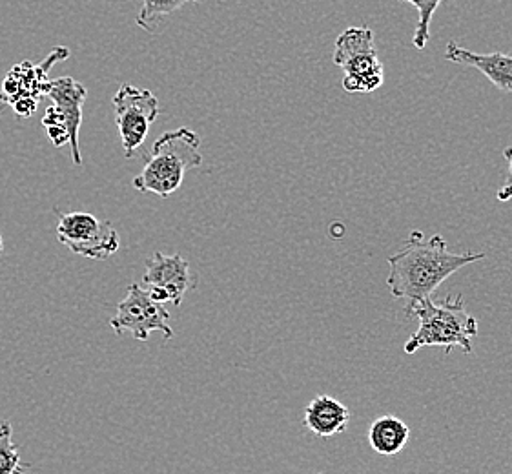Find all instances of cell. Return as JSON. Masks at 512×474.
Segmentation results:
<instances>
[{"label": "cell", "mask_w": 512, "mask_h": 474, "mask_svg": "<svg viewBox=\"0 0 512 474\" xmlns=\"http://www.w3.org/2000/svg\"><path fill=\"white\" fill-rule=\"evenodd\" d=\"M405 314L420 320V327L403 347L407 354H414L423 347H445V354L454 347H461L463 352L471 354V338L478 334V320L467 314L461 294L443 301L425 299L405 310Z\"/></svg>", "instance_id": "3957f363"}, {"label": "cell", "mask_w": 512, "mask_h": 474, "mask_svg": "<svg viewBox=\"0 0 512 474\" xmlns=\"http://www.w3.org/2000/svg\"><path fill=\"white\" fill-rule=\"evenodd\" d=\"M190 2H201V0H143V8L137 15V24L144 31L152 33L163 17L174 13Z\"/></svg>", "instance_id": "9a60e30c"}, {"label": "cell", "mask_w": 512, "mask_h": 474, "mask_svg": "<svg viewBox=\"0 0 512 474\" xmlns=\"http://www.w3.org/2000/svg\"><path fill=\"white\" fill-rule=\"evenodd\" d=\"M57 216V239L77 256L104 261L121 247L119 234L110 221L88 212H59Z\"/></svg>", "instance_id": "8992f818"}, {"label": "cell", "mask_w": 512, "mask_h": 474, "mask_svg": "<svg viewBox=\"0 0 512 474\" xmlns=\"http://www.w3.org/2000/svg\"><path fill=\"white\" fill-rule=\"evenodd\" d=\"M110 325L115 334L130 332L137 341L150 340V334L155 330L163 332L164 340L174 338L168 310L161 303H155L148 290L137 283L128 287V294L119 303L117 314L110 320Z\"/></svg>", "instance_id": "9c48e42d"}, {"label": "cell", "mask_w": 512, "mask_h": 474, "mask_svg": "<svg viewBox=\"0 0 512 474\" xmlns=\"http://www.w3.org/2000/svg\"><path fill=\"white\" fill-rule=\"evenodd\" d=\"M86 88L72 77L52 79L46 97L52 99V106L42 119V126L50 135L55 146L70 145L75 166L82 165L79 130L82 123V106L86 101Z\"/></svg>", "instance_id": "5b68a950"}, {"label": "cell", "mask_w": 512, "mask_h": 474, "mask_svg": "<svg viewBox=\"0 0 512 474\" xmlns=\"http://www.w3.org/2000/svg\"><path fill=\"white\" fill-rule=\"evenodd\" d=\"M2 250H4V241H2V236H0V254H2Z\"/></svg>", "instance_id": "ac0fdd59"}, {"label": "cell", "mask_w": 512, "mask_h": 474, "mask_svg": "<svg viewBox=\"0 0 512 474\" xmlns=\"http://www.w3.org/2000/svg\"><path fill=\"white\" fill-rule=\"evenodd\" d=\"M201 163V141L195 132L190 128L166 132L152 146L146 165L134 179V188L143 194L170 197L181 188L186 174Z\"/></svg>", "instance_id": "7a4b0ae2"}, {"label": "cell", "mask_w": 512, "mask_h": 474, "mask_svg": "<svg viewBox=\"0 0 512 474\" xmlns=\"http://www.w3.org/2000/svg\"><path fill=\"white\" fill-rule=\"evenodd\" d=\"M400 2H409L416 10H418V24L414 30V37H412V44L423 52L425 46L429 44L431 39V22L434 17V11L438 10L443 0H400Z\"/></svg>", "instance_id": "2e32d148"}, {"label": "cell", "mask_w": 512, "mask_h": 474, "mask_svg": "<svg viewBox=\"0 0 512 474\" xmlns=\"http://www.w3.org/2000/svg\"><path fill=\"white\" fill-rule=\"evenodd\" d=\"M143 283L155 303L163 305L170 301L179 307L186 292L194 289L195 278L190 272L188 261L179 254L164 256L161 252H155L146 263Z\"/></svg>", "instance_id": "30bf717a"}, {"label": "cell", "mask_w": 512, "mask_h": 474, "mask_svg": "<svg viewBox=\"0 0 512 474\" xmlns=\"http://www.w3.org/2000/svg\"><path fill=\"white\" fill-rule=\"evenodd\" d=\"M503 157L507 159V174H505L502 188L496 192V199L505 203V201H511L512 199V146L505 148Z\"/></svg>", "instance_id": "e0dca14e"}, {"label": "cell", "mask_w": 512, "mask_h": 474, "mask_svg": "<svg viewBox=\"0 0 512 474\" xmlns=\"http://www.w3.org/2000/svg\"><path fill=\"white\" fill-rule=\"evenodd\" d=\"M30 464L22 460L19 447L13 444V427L0 422V474H26Z\"/></svg>", "instance_id": "5bb4252c"}, {"label": "cell", "mask_w": 512, "mask_h": 474, "mask_svg": "<svg viewBox=\"0 0 512 474\" xmlns=\"http://www.w3.org/2000/svg\"><path fill=\"white\" fill-rule=\"evenodd\" d=\"M70 57L68 48H55L41 64L21 62L13 66L0 90V106L11 104L15 114L30 117L35 114L42 97L48 93L52 79L48 72L55 62L64 61Z\"/></svg>", "instance_id": "52a82bcc"}, {"label": "cell", "mask_w": 512, "mask_h": 474, "mask_svg": "<svg viewBox=\"0 0 512 474\" xmlns=\"http://www.w3.org/2000/svg\"><path fill=\"white\" fill-rule=\"evenodd\" d=\"M445 59L461 66H469L482 72L498 90L512 93V57L502 52L476 53L449 42L445 48Z\"/></svg>", "instance_id": "8fae6325"}, {"label": "cell", "mask_w": 512, "mask_h": 474, "mask_svg": "<svg viewBox=\"0 0 512 474\" xmlns=\"http://www.w3.org/2000/svg\"><path fill=\"white\" fill-rule=\"evenodd\" d=\"M113 108L124 155L134 157L159 115V99L150 90L124 84L113 97Z\"/></svg>", "instance_id": "ba28073f"}, {"label": "cell", "mask_w": 512, "mask_h": 474, "mask_svg": "<svg viewBox=\"0 0 512 474\" xmlns=\"http://www.w3.org/2000/svg\"><path fill=\"white\" fill-rule=\"evenodd\" d=\"M409 440V425L392 414L381 416L370 425V447L381 456H394L400 453Z\"/></svg>", "instance_id": "4fadbf2b"}, {"label": "cell", "mask_w": 512, "mask_h": 474, "mask_svg": "<svg viewBox=\"0 0 512 474\" xmlns=\"http://www.w3.org/2000/svg\"><path fill=\"white\" fill-rule=\"evenodd\" d=\"M350 411L343 403L321 394L308 403L305 409V420L310 433L316 434L319 438H330L341 434L349 425Z\"/></svg>", "instance_id": "7c38bea8"}, {"label": "cell", "mask_w": 512, "mask_h": 474, "mask_svg": "<svg viewBox=\"0 0 512 474\" xmlns=\"http://www.w3.org/2000/svg\"><path fill=\"white\" fill-rule=\"evenodd\" d=\"M483 258V252L452 254L440 234L427 239L423 232L414 230L405 245L389 258L387 285L392 298L407 301V310L432 298L441 283L460 268L478 263Z\"/></svg>", "instance_id": "6da1fadb"}, {"label": "cell", "mask_w": 512, "mask_h": 474, "mask_svg": "<svg viewBox=\"0 0 512 474\" xmlns=\"http://www.w3.org/2000/svg\"><path fill=\"white\" fill-rule=\"evenodd\" d=\"M332 61L345 73L343 88L347 92H376L385 79L374 31L367 26H352L343 31L334 44Z\"/></svg>", "instance_id": "277c9868"}]
</instances>
